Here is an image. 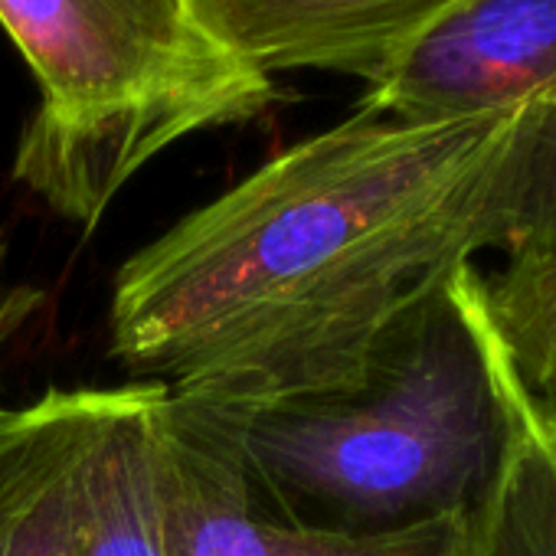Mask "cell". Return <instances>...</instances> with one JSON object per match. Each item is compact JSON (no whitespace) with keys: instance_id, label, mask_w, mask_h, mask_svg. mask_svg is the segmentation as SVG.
<instances>
[{"instance_id":"obj_9","label":"cell","mask_w":556,"mask_h":556,"mask_svg":"<svg viewBox=\"0 0 556 556\" xmlns=\"http://www.w3.org/2000/svg\"><path fill=\"white\" fill-rule=\"evenodd\" d=\"M481 302L520 380L556 400V252L481 268Z\"/></svg>"},{"instance_id":"obj_2","label":"cell","mask_w":556,"mask_h":556,"mask_svg":"<svg viewBox=\"0 0 556 556\" xmlns=\"http://www.w3.org/2000/svg\"><path fill=\"white\" fill-rule=\"evenodd\" d=\"M478 265L409 315L364 377L328 393L193 406L271 514L383 533L471 510L501 445Z\"/></svg>"},{"instance_id":"obj_6","label":"cell","mask_w":556,"mask_h":556,"mask_svg":"<svg viewBox=\"0 0 556 556\" xmlns=\"http://www.w3.org/2000/svg\"><path fill=\"white\" fill-rule=\"evenodd\" d=\"M556 83V0H455L357 109L403 122L504 115Z\"/></svg>"},{"instance_id":"obj_10","label":"cell","mask_w":556,"mask_h":556,"mask_svg":"<svg viewBox=\"0 0 556 556\" xmlns=\"http://www.w3.org/2000/svg\"><path fill=\"white\" fill-rule=\"evenodd\" d=\"M556 252V83L514 109L501 258Z\"/></svg>"},{"instance_id":"obj_7","label":"cell","mask_w":556,"mask_h":556,"mask_svg":"<svg viewBox=\"0 0 556 556\" xmlns=\"http://www.w3.org/2000/svg\"><path fill=\"white\" fill-rule=\"evenodd\" d=\"M455 0H190L200 27L271 76L325 70L380 83Z\"/></svg>"},{"instance_id":"obj_5","label":"cell","mask_w":556,"mask_h":556,"mask_svg":"<svg viewBox=\"0 0 556 556\" xmlns=\"http://www.w3.org/2000/svg\"><path fill=\"white\" fill-rule=\"evenodd\" d=\"M154 488L164 556H462L468 510L383 533H334L271 514L184 400L161 393Z\"/></svg>"},{"instance_id":"obj_8","label":"cell","mask_w":556,"mask_h":556,"mask_svg":"<svg viewBox=\"0 0 556 556\" xmlns=\"http://www.w3.org/2000/svg\"><path fill=\"white\" fill-rule=\"evenodd\" d=\"M488 334L501 445L488 484L468 510L462 556H556V400L520 380L491 321Z\"/></svg>"},{"instance_id":"obj_3","label":"cell","mask_w":556,"mask_h":556,"mask_svg":"<svg viewBox=\"0 0 556 556\" xmlns=\"http://www.w3.org/2000/svg\"><path fill=\"white\" fill-rule=\"evenodd\" d=\"M0 27L40 89L14 180L86 229L157 154L275 102L271 76L229 56L190 0H0Z\"/></svg>"},{"instance_id":"obj_11","label":"cell","mask_w":556,"mask_h":556,"mask_svg":"<svg viewBox=\"0 0 556 556\" xmlns=\"http://www.w3.org/2000/svg\"><path fill=\"white\" fill-rule=\"evenodd\" d=\"M4 262H8V242L0 236V357H4L8 341L24 328V321L34 315V308L40 305V295L34 289L24 286H8L4 275Z\"/></svg>"},{"instance_id":"obj_1","label":"cell","mask_w":556,"mask_h":556,"mask_svg":"<svg viewBox=\"0 0 556 556\" xmlns=\"http://www.w3.org/2000/svg\"><path fill=\"white\" fill-rule=\"evenodd\" d=\"M514 109H354L177 219L115 275L112 357L170 396L252 406L364 377L452 278L501 255Z\"/></svg>"},{"instance_id":"obj_4","label":"cell","mask_w":556,"mask_h":556,"mask_svg":"<svg viewBox=\"0 0 556 556\" xmlns=\"http://www.w3.org/2000/svg\"><path fill=\"white\" fill-rule=\"evenodd\" d=\"M161 393L138 380L0 406V556H164Z\"/></svg>"}]
</instances>
